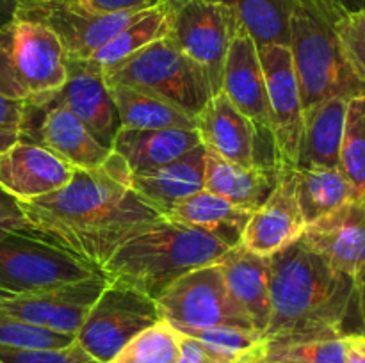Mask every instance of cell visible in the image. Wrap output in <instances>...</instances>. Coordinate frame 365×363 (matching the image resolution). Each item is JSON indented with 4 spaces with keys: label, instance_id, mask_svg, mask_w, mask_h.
<instances>
[{
    "label": "cell",
    "instance_id": "obj_1",
    "mask_svg": "<svg viewBox=\"0 0 365 363\" xmlns=\"http://www.w3.org/2000/svg\"><path fill=\"white\" fill-rule=\"evenodd\" d=\"M130 169L116 153L95 169H75L59 191L18 201L32 230L102 269L134 235L163 219L130 187Z\"/></svg>",
    "mask_w": 365,
    "mask_h": 363
},
{
    "label": "cell",
    "instance_id": "obj_2",
    "mask_svg": "<svg viewBox=\"0 0 365 363\" xmlns=\"http://www.w3.org/2000/svg\"><path fill=\"white\" fill-rule=\"evenodd\" d=\"M271 317L267 344L324 340L346 335L356 281L328 265L302 241L267 256Z\"/></svg>",
    "mask_w": 365,
    "mask_h": 363
},
{
    "label": "cell",
    "instance_id": "obj_3",
    "mask_svg": "<svg viewBox=\"0 0 365 363\" xmlns=\"http://www.w3.org/2000/svg\"><path fill=\"white\" fill-rule=\"evenodd\" d=\"M234 244L212 231L159 219L128 238L100 270L107 281L157 299L191 270L217 263Z\"/></svg>",
    "mask_w": 365,
    "mask_h": 363
},
{
    "label": "cell",
    "instance_id": "obj_4",
    "mask_svg": "<svg viewBox=\"0 0 365 363\" xmlns=\"http://www.w3.org/2000/svg\"><path fill=\"white\" fill-rule=\"evenodd\" d=\"M335 18L316 0H298L291 20V48L303 114L331 96L360 95L365 88L341 53L334 31Z\"/></svg>",
    "mask_w": 365,
    "mask_h": 363
},
{
    "label": "cell",
    "instance_id": "obj_5",
    "mask_svg": "<svg viewBox=\"0 0 365 363\" xmlns=\"http://www.w3.org/2000/svg\"><path fill=\"white\" fill-rule=\"evenodd\" d=\"M68 77V56L43 25L14 16L0 28V95L45 107Z\"/></svg>",
    "mask_w": 365,
    "mask_h": 363
},
{
    "label": "cell",
    "instance_id": "obj_6",
    "mask_svg": "<svg viewBox=\"0 0 365 363\" xmlns=\"http://www.w3.org/2000/svg\"><path fill=\"white\" fill-rule=\"evenodd\" d=\"M107 84H125L166 100L195 120L212 96L209 80L168 38L157 39L121 63L102 70Z\"/></svg>",
    "mask_w": 365,
    "mask_h": 363
},
{
    "label": "cell",
    "instance_id": "obj_7",
    "mask_svg": "<svg viewBox=\"0 0 365 363\" xmlns=\"http://www.w3.org/2000/svg\"><path fill=\"white\" fill-rule=\"evenodd\" d=\"M100 273L98 267L38 231L0 238V288L9 294L56 288Z\"/></svg>",
    "mask_w": 365,
    "mask_h": 363
},
{
    "label": "cell",
    "instance_id": "obj_8",
    "mask_svg": "<svg viewBox=\"0 0 365 363\" xmlns=\"http://www.w3.org/2000/svg\"><path fill=\"white\" fill-rule=\"evenodd\" d=\"M168 7L166 38L202 68L212 95L221 93L225 59L237 20L220 0H178Z\"/></svg>",
    "mask_w": 365,
    "mask_h": 363
},
{
    "label": "cell",
    "instance_id": "obj_9",
    "mask_svg": "<svg viewBox=\"0 0 365 363\" xmlns=\"http://www.w3.org/2000/svg\"><path fill=\"white\" fill-rule=\"evenodd\" d=\"M155 301L160 319L178 331L225 326L255 330L252 320L228 294L223 273L217 263L184 274Z\"/></svg>",
    "mask_w": 365,
    "mask_h": 363
},
{
    "label": "cell",
    "instance_id": "obj_10",
    "mask_svg": "<svg viewBox=\"0 0 365 363\" xmlns=\"http://www.w3.org/2000/svg\"><path fill=\"white\" fill-rule=\"evenodd\" d=\"M159 320L155 299L125 285L107 281L77 331V342L100 363H109L135 335Z\"/></svg>",
    "mask_w": 365,
    "mask_h": 363
},
{
    "label": "cell",
    "instance_id": "obj_11",
    "mask_svg": "<svg viewBox=\"0 0 365 363\" xmlns=\"http://www.w3.org/2000/svg\"><path fill=\"white\" fill-rule=\"evenodd\" d=\"M143 13H98L78 0H20L14 16L48 28L68 59L86 60Z\"/></svg>",
    "mask_w": 365,
    "mask_h": 363
},
{
    "label": "cell",
    "instance_id": "obj_12",
    "mask_svg": "<svg viewBox=\"0 0 365 363\" xmlns=\"http://www.w3.org/2000/svg\"><path fill=\"white\" fill-rule=\"evenodd\" d=\"M266 80L269 132L280 169H296L303 134V103L291 48L266 45L259 48Z\"/></svg>",
    "mask_w": 365,
    "mask_h": 363
},
{
    "label": "cell",
    "instance_id": "obj_13",
    "mask_svg": "<svg viewBox=\"0 0 365 363\" xmlns=\"http://www.w3.org/2000/svg\"><path fill=\"white\" fill-rule=\"evenodd\" d=\"M106 285V276L100 273L56 288L11 294L0 298V312L45 330L77 337V331Z\"/></svg>",
    "mask_w": 365,
    "mask_h": 363
},
{
    "label": "cell",
    "instance_id": "obj_14",
    "mask_svg": "<svg viewBox=\"0 0 365 363\" xmlns=\"http://www.w3.org/2000/svg\"><path fill=\"white\" fill-rule=\"evenodd\" d=\"M195 128L203 148L227 162L242 167L274 166L267 162L260 152V144L269 142L273 146V139L260 134L252 120H248L223 91L210 96L195 117Z\"/></svg>",
    "mask_w": 365,
    "mask_h": 363
},
{
    "label": "cell",
    "instance_id": "obj_15",
    "mask_svg": "<svg viewBox=\"0 0 365 363\" xmlns=\"http://www.w3.org/2000/svg\"><path fill=\"white\" fill-rule=\"evenodd\" d=\"M299 241L335 270L356 280L365 270V194L307 224Z\"/></svg>",
    "mask_w": 365,
    "mask_h": 363
},
{
    "label": "cell",
    "instance_id": "obj_16",
    "mask_svg": "<svg viewBox=\"0 0 365 363\" xmlns=\"http://www.w3.org/2000/svg\"><path fill=\"white\" fill-rule=\"evenodd\" d=\"M73 171L48 148L24 137L0 153V189L16 201H32L59 191Z\"/></svg>",
    "mask_w": 365,
    "mask_h": 363
},
{
    "label": "cell",
    "instance_id": "obj_17",
    "mask_svg": "<svg viewBox=\"0 0 365 363\" xmlns=\"http://www.w3.org/2000/svg\"><path fill=\"white\" fill-rule=\"evenodd\" d=\"M305 228L307 221L296 196L294 169H280L277 187L252 214L239 244L255 255L271 256L298 241Z\"/></svg>",
    "mask_w": 365,
    "mask_h": 363
},
{
    "label": "cell",
    "instance_id": "obj_18",
    "mask_svg": "<svg viewBox=\"0 0 365 363\" xmlns=\"http://www.w3.org/2000/svg\"><path fill=\"white\" fill-rule=\"evenodd\" d=\"M46 105L68 109L88 127L96 141L113 148L114 135L120 128V117L102 70L89 59H68L66 82Z\"/></svg>",
    "mask_w": 365,
    "mask_h": 363
},
{
    "label": "cell",
    "instance_id": "obj_19",
    "mask_svg": "<svg viewBox=\"0 0 365 363\" xmlns=\"http://www.w3.org/2000/svg\"><path fill=\"white\" fill-rule=\"evenodd\" d=\"M221 91L255 125L260 134L271 137L269 107H267L266 80L259 48L242 25H235L225 59Z\"/></svg>",
    "mask_w": 365,
    "mask_h": 363
},
{
    "label": "cell",
    "instance_id": "obj_20",
    "mask_svg": "<svg viewBox=\"0 0 365 363\" xmlns=\"http://www.w3.org/2000/svg\"><path fill=\"white\" fill-rule=\"evenodd\" d=\"M205 155L207 149L200 144L166 166L145 173H132L130 187L164 217L178 203L203 191Z\"/></svg>",
    "mask_w": 365,
    "mask_h": 363
},
{
    "label": "cell",
    "instance_id": "obj_21",
    "mask_svg": "<svg viewBox=\"0 0 365 363\" xmlns=\"http://www.w3.org/2000/svg\"><path fill=\"white\" fill-rule=\"evenodd\" d=\"M41 123L29 141L48 148L75 169H95L110 157L113 149L95 139L75 114L59 105L39 107Z\"/></svg>",
    "mask_w": 365,
    "mask_h": 363
},
{
    "label": "cell",
    "instance_id": "obj_22",
    "mask_svg": "<svg viewBox=\"0 0 365 363\" xmlns=\"http://www.w3.org/2000/svg\"><path fill=\"white\" fill-rule=\"evenodd\" d=\"M217 265L235 305L246 313L259 333H266L271 317L267 256L255 255L242 244H237L217 262Z\"/></svg>",
    "mask_w": 365,
    "mask_h": 363
},
{
    "label": "cell",
    "instance_id": "obj_23",
    "mask_svg": "<svg viewBox=\"0 0 365 363\" xmlns=\"http://www.w3.org/2000/svg\"><path fill=\"white\" fill-rule=\"evenodd\" d=\"M202 144L196 130L187 128H118L113 152L120 155L130 173H145L173 162L189 149Z\"/></svg>",
    "mask_w": 365,
    "mask_h": 363
},
{
    "label": "cell",
    "instance_id": "obj_24",
    "mask_svg": "<svg viewBox=\"0 0 365 363\" xmlns=\"http://www.w3.org/2000/svg\"><path fill=\"white\" fill-rule=\"evenodd\" d=\"M348 96H331L303 114L298 169L339 167Z\"/></svg>",
    "mask_w": 365,
    "mask_h": 363
},
{
    "label": "cell",
    "instance_id": "obj_25",
    "mask_svg": "<svg viewBox=\"0 0 365 363\" xmlns=\"http://www.w3.org/2000/svg\"><path fill=\"white\" fill-rule=\"evenodd\" d=\"M278 174V166L242 167L207 152L203 189L255 212L277 187Z\"/></svg>",
    "mask_w": 365,
    "mask_h": 363
},
{
    "label": "cell",
    "instance_id": "obj_26",
    "mask_svg": "<svg viewBox=\"0 0 365 363\" xmlns=\"http://www.w3.org/2000/svg\"><path fill=\"white\" fill-rule=\"evenodd\" d=\"M252 214V210L235 206L234 203L203 189V191L189 196L187 199L173 206L164 216V219L212 231L230 244L237 246L241 242L242 230H245Z\"/></svg>",
    "mask_w": 365,
    "mask_h": 363
},
{
    "label": "cell",
    "instance_id": "obj_27",
    "mask_svg": "<svg viewBox=\"0 0 365 363\" xmlns=\"http://www.w3.org/2000/svg\"><path fill=\"white\" fill-rule=\"evenodd\" d=\"M107 84V82H106ZM116 105L120 127L153 130V128H187L196 130L195 120L175 105L125 84H107Z\"/></svg>",
    "mask_w": 365,
    "mask_h": 363
},
{
    "label": "cell",
    "instance_id": "obj_28",
    "mask_svg": "<svg viewBox=\"0 0 365 363\" xmlns=\"http://www.w3.org/2000/svg\"><path fill=\"white\" fill-rule=\"evenodd\" d=\"M294 180L296 196L307 224L356 198L355 189L339 167H296Z\"/></svg>",
    "mask_w": 365,
    "mask_h": 363
},
{
    "label": "cell",
    "instance_id": "obj_29",
    "mask_svg": "<svg viewBox=\"0 0 365 363\" xmlns=\"http://www.w3.org/2000/svg\"><path fill=\"white\" fill-rule=\"evenodd\" d=\"M239 25L252 36L257 48L291 43V20L298 0H220Z\"/></svg>",
    "mask_w": 365,
    "mask_h": 363
},
{
    "label": "cell",
    "instance_id": "obj_30",
    "mask_svg": "<svg viewBox=\"0 0 365 363\" xmlns=\"http://www.w3.org/2000/svg\"><path fill=\"white\" fill-rule=\"evenodd\" d=\"M170 31V18H168V7L159 6L155 9H148L128 23L127 27L121 28L118 34H114L103 46H100L89 60L93 64L106 70V68L114 66L121 63L127 57L134 56L141 48H145L150 43L163 39Z\"/></svg>",
    "mask_w": 365,
    "mask_h": 363
},
{
    "label": "cell",
    "instance_id": "obj_31",
    "mask_svg": "<svg viewBox=\"0 0 365 363\" xmlns=\"http://www.w3.org/2000/svg\"><path fill=\"white\" fill-rule=\"evenodd\" d=\"M339 169L353 185L356 196L365 194V91L348 102Z\"/></svg>",
    "mask_w": 365,
    "mask_h": 363
},
{
    "label": "cell",
    "instance_id": "obj_32",
    "mask_svg": "<svg viewBox=\"0 0 365 363\" xmlns=\"http://www.w3.org/2000/svg\"><path fill=\"white\" fill-rule=\"evenodd\" d=\"M182 333L160 319L135 335L109 363H177Z\"/></svg>",
    "mask_w": 365,
    "mask_h": 363
},
{
    "label": "cell",
    "instance_id": "obj_33",
    "mask_svg": "<svg viewBox=\"0 0 365 363\" xmlns=\"http://www.w3.org/2000/svg\"><path fill=\"white\" fill-rule=\"evenodd\" d=\"M180 333L195 337L203 345L217 354L225 356L230 362L264 351L267 347V338L255 330L242 327H207V330H185Z\"/></svg>",
    "mask_w": 365,
    "mask_h": 363
},
{
    "label": "cell",
    "instance_id": "obj_34",
    "mask_svg": "<svg viewBox=\"0 0 365 363\" xmlns=\"http://www.w3.org/2000/svg\"><path fill=\"white\" fill-rule=\"evenodd\" d=\"M264 362L274 363H346L344 337L324 340L267 344Z\"/></svg>",
    "mask_w": 365,
    "mask_h": 363
},
{
    "label": "cell",
    "instance_id": "obj_35",
    "mask_svg": "<svg viewBox=\"0 0 365 363\" xmlns=\"http://www.w3.org/2000/svg\"><path fill=\"white\" fill-rule=\"evenodd\" d=\"M75 335L57 333L0 312V345L14 349H61L73 344Z\"/></svg>",
    "mask_w": 365,
    "mask_h": 363
},
{
    "label": "cell",
    "instance_id": "obj_36",
    "mask_svg": "<svg viewBox=\"0 0 365 363\" xmlns=\"http://www.w3.org/2000/svg\"><path fill=\"white\" fill-rule=\"evenodd\" d=\"M334 31L346 64L365 88V9L339 16Z\"/></svg>",
    "mask_w": 365,
    "mask_h": 363
},
{
    "label": "cell",
    "instance_id": "obj_37",
    "mask_svg": "<svg viewBox=\"0 0 365 363\" xmlns=\"http://www.w3.org/2000/svg\"><path fill=\"white\" fill-rule=\"evenodd\" d=\"M0 363H100L77 340L61 349H14L0 345Z\"/></svg>",
    "mask_w": 365,
    "mask_h": 363
},
{
    "label": "cell",
    "instance_id": "obj_38",
    "mask_svg": "<svg viewBox=\"0 0 365 363\" xmlns=\"http://www.w3.org/2000/svg\"><path fill=\"white\" fill-rule=\"evenodd\" d=\"M34 231L20 209V203L0 189V238L11 233Z\"/></svg>",
    "mask_w": 365,
    "mask_h": 363
},
{
    "label": "cell",
    "instance_id": "obj_39",
    "mask_svg": "<svg viewBox=\"0 0 365 363\" xmlns=\"http://www.w3.org/2000/svg\"><path fill=\"white\" fill-rule=\"evenodd\" d=\"M177 363H234L225 356L210 351L207 345L196 340L195 337L182 333L180 338V356Z\"/></svg>",
    "mask_w": 365,
    "mask_h": 363
},
{
    "label": "cell",
    "instance_id": "obj_40",
    "mask_svg": "<svg viewBox=\"0 0 365 363\" xmlns=\"http://www.w3.org/2000/svg\"><path fill=\"white\" fill-rule=\"evenodd\" d=\"M29 121V105L24 102L6 98L0 95V128L2 130H16L24 134Z\"/></svg>",
    "mask_w": 365,
    "mask_h": 363
},
{
    "label": "cell",
    "instance_id": "obj_41",
    "mask_svg": "<svg viewBox=\"0 0 365 363\" xmlns=\"http://www.w3.org/2000/svg\"><path fill=\"white\" fill-rule=\"evenodd\" d=\"M168 0H89L88 6L98 13H139L164 6Z\"/></svg>",
    "mask_w": 365,
    "mask_h": 363
},
{
    "label": "cell",
    "instance_id": "obj_42",
    "mask_svg": "<svg viewBox=\"0 0 365 363\" xmlns=\"http://www.w3.org/2000/svg\"><path fill=\"white\" fill-rule=\"evenodd\" d=\"M328 14L337 20L339 16L346 13H355V11L365 9V0H316Z\"/></svg>",
    "mask_w": 365,
    "mask_h": 363
},
{
    "label": "cell",
    "instance_id": "obj_43",
    "mask_svg": "<svg viewBox=\"0 0 365 363\" xmlns=\"http://www.w3.org/2000/svg\"><path fill=\"white\" fill-rule=\"evenodd\" d=\"M346 363H365V335L346 333Z\"/></svg>",
    "mask_w": 365,
    "mask_h": 363
},
{
    "label": "cell",
    "instance_id": "obj_44",
    "mask_svg": "<svg viewBox=\"0 0 365 363\" xmlns=\"http://www.w3.org/2000/svg\"><path fill=\"white\" fill-rule=\"evenodd\" d=\"M355 281V306L360 317V324H362V335H365V270Z\"/></svg>",
    "mask_w": 365,
    "mask_h": 363
},
{
    "label": "cell",
    "instance_id": "obj_45",
    "mask_svg": "<svg viewBox=\"0 0 365 363\" xmlns=\"http://www.w3.org/2000/svg\"><path fill=\"white\" fill-rule=\"evenodd\" d=\"M20 0H0V28L14 18Z\"/></svg>",
    "mask_w": 365,
    "mask_h": 363
},
{
    "label": "cell",
    "instance_id": "obj_46",
    "mask_svg": "<svg viewBox=\"0 0 365 363\" xmlns=\"http://www.w3.org/2000/svg\"><path fill=\"white\" fill-rule=\"evenodd\" d=\"M20 137H21L20 132L2 130V128H0V153H2L6 148H9V146L13 144L14 141H18Z\"/></svg>",
    "mask_w": 365,
    "mask_h": 363
},
{
    "label": "cell",
    "instance_id": "obj_47",
    "mask_svg": "<svg viewBox=\"0 0 365 363\" xmlns=\"http://www.w3.org/2000/svg\"><path fill=\"white\" fill-rule=\"evenodd\" d=\"M266 349H264V351L253 352V354L245 356V358H239L237 362H234V363H262L264 362V354H266Z\"/></svg>",
    "mask_w": 365,
    "mask_h": 363
},
{
    "label": "cell",
    "instance_id": "obj_48",
    "mask_svg": "<svg viewBox=\"0 0 365 363\" xmlns=\"http://www.w3.org/2000/svg\"><path fill=\"white\" fill-rule=\"evenodd\" d=\"M6 295H11L9 292H6V290H2V288H0V298H6Z\"/></svg>",
    "mask_w": 365,
    "mask_h": 363
},
{
    "label": "cell",
    "instance_id": "obj_49",
    "mask_svg": "<svg viewBox=\"0 0 365 363\" xmlns=\"http://www.w3.org/2000/svg\"><path fill=\"white\" fill-rule=\"evenodd\" d=\"M78 2H82V4H84V6H88L89 0H78ZM88 7H89V6H88Z\"/></svg>",
    "mask_w": 365,
    "mask_h": 363
},
{
    "label": "cell",
    "instance_id": "obj_50",
    "mask_svg": "<svg viewBox=\"0 0 365 363\" xmlns=\"http://www.w3.org/2000/svg\"><path fill=\"white\" fill-rule=\"evenodd\" d=\"M168 2H178V0H168ZM168 2H166V4H168Z\"/></svg>",
    "mask_w": 365,
    "mask_h": 363
},
{
    "label": "cell",
    "instance_id": "obj_51",
    "mask_svg": "<svg viewBox=\"0 0 365 363\" xmlns=\"http://www.w3.org/2000/svg\"><path fill=\"white\" fill-rule=\"evenodd\" d=\"M262 363H274V362H262Z\"/></svg>",
    "mask_w": 365,
    "mask_h": 363
}]
</instances>
